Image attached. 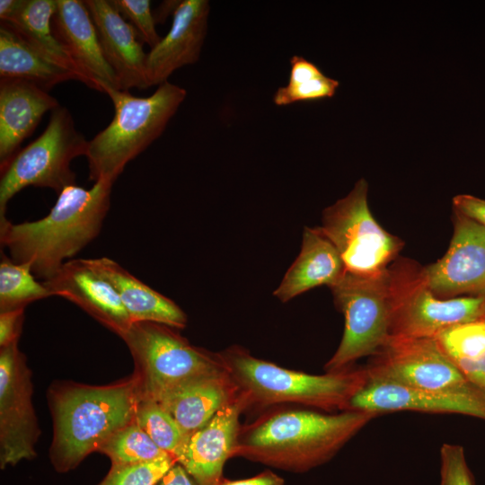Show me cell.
<instances>
[{
    "label": "cell",
    "instance_id": "ffe728a7",
    "mask_svg": "<svg viewBox=\"0 0 485 485\" xmlns=\"http://www.w3.org/2000/svg\"><path fill=\"white\" fill-rule=\"evenodd\" d=\"M58 106L55 97L32 83L0 80V168L21 149L43 115Z\"/></svg>",
    "mask_w": 485,
    "mask_h": 485
},
{
    "label": "cell",
    "instance_id": "8d00e7d4",
    "mask_svg": "<svg viewBox=\"0 0 485 485\" xmlns=\"http://www.w3.org/2000/svg\"><path fill=\"white\" fill-rule=\"evenodd\" d=\"M284 479L269 470L247 479H222L217 485H284Z\"/></svg>",
    "mask_w": 485,
    "mask_h": 485
},
{
    "label": "cell",
    "instance_id": "d6986e66",
    "mask_svg": "<svg viewBox=\"0 0 485 485\" xmlns=\"http://www.w3.org/2000/svg\"><path fill=\"white\" fill-rule=\"evenodd\" d=\"M93 22L103 55L114 71L120 90L148 88L143 42L111 0L84 1Z\"/></svg>",
    "mask_w": 485,
    "mask_h": 485
},
{
    "label": "cell",
    "instance_id": "5bb4252c",
    "mask_svg": "<svg viewBox=\"0 0 485 485\" xmlns=\"http://www.w3.org/2000/svg\"><path fill=\"white\" fill-rule=\"evenodd\" d=\"M349 410L376 416L405 410L462 414L485 420V391L473 384L455 391H426L367 379L351 400Z\"/></svg>",
    "mask_w": 485,
    "mask_h": 485
},
{
    "label": "cell",
    "instance_id": "ac0fdd59",
    "mask_svg": "<svg viewBox=\"0 0 485 485\" xmlns=\"http://www.w3.org/2000/svg\"><path fill=\"white\" fill-rule=\"evenodd\" d=\"M208 14L207 0L180 2L168 33L147 53L149 87L167 82L175 70L198 60L207 35Z\"/></svg>",
    "mask_w": 485,
    "mask_h": 485
},
{
    "label": "cell",
    "instance_id": "2e32d148",
    "mask_svg": "<svg viewBox=\"0 0 485 485\" xmlns=\"http://www.w3.org/2000/svg\"><path fill=\"white\" fill-rule=\"evenodd\" d=\"M42 282L52 296L72 302L119 337L133 323L114 287L88 259L67 260Z\"/></svg>",
    "mask_w": 485,
    "mask_h": 485
},
{
    "label": "cell",
    "instance_id": "d6a6232c",
    "mask_svg": "<svg viewBox=\"0 0 485 485\" xmlns=\"http://www.w3.org/2000/svg\"><path fill=\"white\" fill-rule=\"evenodd\" d=\"M439 485H475L462 445L447 443L442 445Z\"/></svg>",
    "mask_w": 485,
    "mask_h": 485
},
{
    "label": "cell",
    "instance_id": "83f0119b",
    "mask_svg": "<svg viewBox=\"0 0 485 485\" xmlns=\"http://www.w3.org/2000/svg\"><path fill=\"white\" fill-rule=\"evenodd\" d=\"M97 452L108 456L111 464L138 463L172 456L151 439L136 419L112 434Z\"/></svg>",
    "mask_w": 485,
    "mask_h": 485
},
{
    "label": "cell",
    "instance_id": "f546056e",
    "mask_svg": "<svg viewBox=\"0 0 485 485\" xmlns=\"http://www.w3.org/2000/svg\"><path fill=\"white\" fill-rule=\"evenodd\" d=\"M177 463L172 456L156 461L111 464L110 471L97 485H157Z\"/></svg>",
    "mask_w": 485,
    "mask_h": 485
},
{
    "label": "cell",
    "instance_id": "9a60e30c",
    "mask_svg": "<svg viewBox=\"0 0 485 485\" xmlns=\"http://www.w3.org/2000/svg\"><path fill=\"white\" fill-rule=\"evenodd\" d=\"M51 28L75 66L82 83L103 93L108 88L120 90L118 78L103 55L84 1L57 0Z\"/></svg>",
    "mask_w": 485,
    "mask_h": 485
},
{
    "label": "cell",
    "instance_id": "7402d4cb",
    "mask_svg": "<svg viewBox=\"0 0 485 485\" xmlns=\"http://www.w3.org/2000/svg\"><path fill=\"white\" fill-rule=\"evenodd\" d=\"M92 268L116 290L132 322H153L178 330L187 325V315L172 299L151 288L108 257L88 259Z\"/></svg>",
    "mask_w": 485,
    "mask_h": 485
},
{
    "label": "cell",
    "instance_id": "f35d334b",
    "mask_svg": "<svg viewBox=\"0 0 485 485\" xmlns=\"http://www.w3.org/2000/svg\"><path fill=\"white\" fill-rule=\"evenodd\" d=\"M22 0H1L0 1V20L6 22L20 7Z\"/></svg>",
    "mask_w": 485,
    "mask_h": 485
},
{
    "label": "cell",
    "instance_id": "4fadbf2b",
    "mask_svg": "<svg viewBox=\"0 0 485 485\" xmlns=\"http://www.w3.org/2000/svg\"><path fill=\"white\" fill-rule=\"evenodd\" d=\"M422 271L428 287L440 299L485 297V227L454 211L447 251Z\"/></svg>",
    "mask_w": 485,
    "mask_h": 485
},
{
    "label": "cell",
    "instance_id": "44dd1931",
    "mask_svg": "<svg viewBox=\"0 0 485 485\" xmlns=\"http://www.w3.org/2000/svg\"><path fill=\"white\" fill-rule=\"evenodd\" d=\"M346 272L339 251L320 226L304 227L300 252L273 295L287 303L312 288L332 287Z\"/></svg>",
    "mask_w": 485,
    "mask_h": 485
},
{
    "label": "cell",
    "instance_id": "277c9868",
    "mask_svg": "<svg viewBox=\"0 0 485 485\" xmlns=\"http://www.w3.org/2000/svg\"><path fill=\"white\" fill-rule=\"evenodd\" d=\"M248 408L291 403L327 412L349 410L351 400L367 382L365 367L311 375L252 356L239 345L219 351Z\"/></svg>",
    "mask_w": 485,
    "mask_h": 485
},
{
    "label": "cell",
    "instance_id": "8fae6325",
    "mask_svg": "<svg viewBox=\"0 0 485 485\" xmlns=\"http://www.w3.org/2000/svg\"><path fill=\"white\" fill-rule=\"evenodd\" d=\"M369 380L426 391H455L472 384L435 338H393L364 366Z\"/></svg>",
    "mask_w": 485,
    "mask_h": 485
},
{
    "label": "cell",
    "instance_id": "5b68a950",
    "mask_svg": "<svg viewBox=\"0 0 485 485\" xmlns=\"http://www.w3.org/2000/svg\"><path fill=\"white\" fill-rule=\"evenodd\" d=\"M114 117L87 144L89 180L115 181L126 165L145 151L164 131L186 98V90L165 82L147 97L126 90L108 88Z\"/></svg>",
    "mask_w": 485,
    "mask_h": 485
},
{
    "label": "cell",
    "instance_id": "484cf974",
    "mask_svg": "<svg viewBox=\"0 0 485 485\" xmlns=\"http://www.w3.org/2000/svg\"><path fill=\"white\" fill-rule=\"evenodd\" d=\"M435 339L466 379L485 391V316L448 328Z\"/></svg>",
    "mask_w": 485,
    "mask_h": 485
},
{
    "label": "cell",
    "instance_id": "f1b7e54d",
    "mask_svg": "<svg viewBox=\"0 0 485 485\" xmlns=\"http://www.w3.org/2000/svg\"><path fill=\"white\" fill-rule=\"evenodd\" d=\"M136 421L151 439L176 461L189 436L162 405L147 398H140Z\"/></svg>",
    "mask_w": 485,
    "mask_h": 485
},
{
    "label": "cell",
    "instance_id": "8992f818",
    "mask_svg": "<svg viewBox=\"0 0 485 485\" xmlns=\"http://www.w3.org/2000/svg\"><path fill=\"white\" fill-rule=\"evenodd\" d=\"M120 338L132 356L141 398L158 401L188 382L227 371L219 352L192 345L163 323L133 322Z\"/></svg>",
    "mask_w": 485,
    "mask_h": 485
},
{
    "label": "cell",
    "instance_id": "e575fe53",
    "mask_svg": "<svg viewBox=\"0 0 485 485\" xmlns=\"http://www.w3.org/2000/svg\"><path fill=\"white\" fill-rule=\"evenodd\" d=\"M454 211L477 222L485 227V200L463 194L453 198Z\"/></svg>",
    "mask_w": 485,
    "mask_h": 485
},
{
    "label": "cell",
    "instance_id": "7c38bea8",
    "mask_svg": "<svg viewBox=\"0 0 485 485\" xmlns=\"http://www.w3.org/2000/svg\"><path fill=\"white\" fill-rule=\"evenodd\" d=\"M19 340L0 348V467L36 457L40 428L32 403V373Z\"/></svg>",
    "mask_w": 485,
    "mask_h": 485
},
{
    "label": "cell",
    "instance_id": "836d02e7",
    "mask_svg": "<svg viewBox=\"0 0 485 485\" xmlns=\"http://www.w3.org/2000/svg\"><path fill=\"white\" fill-rule=\"evenodd\" d=\"M25 309L0 312V348L18 341Z\"/></svg>",
    "mask_w": 485,
    "mask_h": 485
},
{
    "label": "cell",
    "instance_id": "52a82bcc",
    "mask_svg": "<svg viewBox=\"0 0 485 485\" xmlns=\"http://www.w3.org/2000/svg\"><path fill=\"white\" fill-rule=\"evenodd\" d=\"M87 144L69 110L60 105L53 110L42 134L0 168V219L6 217L8 202L26 187L48 188L58 195L75 185L71 162L85 155Z\"/></svg>",
    "mask_w": 485,
    "mask_h": 485
},
{
    "label": "cell",
    "instance_id": "3957f363",
    "mask_svg": "<svg viewBox=\"0 0 485 485\" xmlns=\"http://www.w3.org/2000/svg\"><path fill=\"white\" fill-rule=\"evenodd\" d=\"M141 396L137 375L105 385L55 381L47 391L53 425L49 459L60 473L75 469L132 422Z\"/></svg>",
    "mask_w": 485,
    "mask_h": 485
},
{
    "label": "cell",
    "instance_id": "6da1fadb",
    "mask_svg": "<svg viewBox=\"0 0 485 485\" xmlns=\"http://www.w3.org/2000/svg\"><path fill=\"white\" fill-rule=\"evenodd\" d=\"M376 415L278 408L241 425L233 457L302 473L330 461Z\"/></svg>",
    "mask_w": 485,
    "mask_h": 485
},
{
    "label": "cell",
    "instance_id": "ba28073f",
    "mask_svg": "<svg viewBox=\"0 0 485 485\" xmlns=\"http://www.w3.org/2000/svg\"><path fill=\"white\" fill-rule=\"evenodd\" d=\"M390 337L435 338L455 325L482 317L485 297H436L428 287L422 267L408 259L388 268Z\"/></svg>",
    "mask_w": 485,
    "mask_h": 485
},
{
    "label": "cell",
    "instance_id": "4dcf8cb0",
    "mask_svg": "<svg viewBox=\"0 0 485 485\" xmlns=\"http://www.w3.org/2000/svg\"><path fill=\"white\" fill-rule=\"evenodd\" d=\"M120 15L132 25L139 40L151 48H154L162 38L155 30V19L151 10L149 0H111Z\"/></svg>",
    "mask_w": 485,
    "mask_h": 485
},
{
    "label": "cell",
    "instance_id": "7a4b0ae2",
    "mask_svg": "<svg viewBox=\"0 0 485 485\" xmlns=\"http://www.w3.org/2000/svg\"><path fill=\"white\" fill-rule=\"evenodd\" d=\"M114 182L100 180L88 190L68 186L48 215L35 221L14 224L1 218V247L8 249L13 261L29 263L37 278H49L98 236Z\"/></svg>",
    "mask_w": 485,
    "mask_h": 485
},
{
    "label": "cell",
    "instance_id": "4316f807",
    "mask_svg": "<svg viewBox=\"0 0 485 485\" xmlns=\"http://www.w3.org/2000/svg\"><path fill=\"white\" fill-rule=\"evenodd\" d=\"M36 278L29 263L15 262L1 251L0 312L25 309L35 301L52 296Z\"/></svg>",
    "mask_w": 485,
    "mask_h": 485
},
{
    "label": "cell",
    "instance_id": "1f68e13d",
    "mask_svg": "<svg viewBox=\"0 0 485 485\" xmlns=\"http://www.w3.org/2000/svg\"><path fill=\"white\" fill-rule=\"evenodd\" d=\"M338 86L337 80L323 75L310 81L278 87L273 95V102L277 106H287L298 101L331 98Z\"/></svg>",
    "mask_w": 485,
    "mask_h": 485
},
{
    "label": "cell",
    "instance_id": "d590c367",
    "mask_svg": "<svg viewBox=\"0 0 485 485\" xmlns=\"http://www.w3.org/2000/svg\"><path fill=\"white\" fill-rule=\"evenodd\" d=\"M322 75L323 74L318 66L303 57L295 55L290 58V73L287 84H299Z\"/></svg>",
    "mask_w": 485,
    "mask_h": 485
},
{
    "label": "cell",
    "instance_id": "ab89813d",
    "mask_svg": "<svg viewBox=\"0 0 485 485\" xmlns=\"http://www.w3.org/2000/svg\"><path fill=\"white\" fill-rule=\"evenodd\" d=\"M181 1H164L156 9L154 13L155 22H162L170 14L171 11L174 13Z\"/></svg>",
    "mask_w": 485,
    "mask_h": 485
},
{
    "label": "cell",
    "instance_id": "603a6c76",
    "mask_svg": "<svg viewBox=\"0 0 485 485\" xmlns=\"http://www.w3.org/2000/svg\"><path fill=\"white\" fill-rule=\"evenodd\" d=\"M237 394L236 384L228 371H225L188 382L157 402L190 436L234 400Z\"/></svg>",
    "mask_w": 485,
    "mask_h": 485
},
{
    "label": "cell",
    "instance_id": "cb8c5ba5",
    "mask_svg": "<svg viewBox=\"0 0 485 485\" xmlns=\"http://www.w3.org/2000/svg\"><path fill=\"white\" fill-rule=\"evenodd\" d=\"M3 79L28 81L45 91L66 81H80L76 73L48 58L5 23L0 25V80Z\"/></svg>",
    "mask_w": 485,
    "mask_h": 485
},
{
    "label": "cell",
    "instance_id": "9c48e42d",
    "mask_svg": "<svg viewBox=\"0 0 485 485\" xmlns=\"http://www.w3.org/2000/svg\"><path fill=\"white\" fill-rule=\"evenodd\" d=\"M330 289L345 325L338 348L324 366L328 373L344 370L361 357L374 356L389 340L388 269L377 275L346 272Z\"/></svg>",
    "mask_w": 485,
    "mask_h": 485
},
{
    "label": "cell",
    "instance_id": "60d3db41",
    "mask_svg": "<svg viewBox=\"0 0 485 485\" xmlns=\"http://www.w3.org/2000/svg\"><path fill=\"white\" fill-rule=\"evenodd\" d=\"M482 316H485V302H484V304H483Z\"/></svg>",
    "mask_w": 485,
    "mask_h": 485
},
{
    "label": "cell",
    "instance_id": "30bf717a",
    "mask_svg": "<svg viewBox=\"0 0 485 485\" xmlns=\"http://www.w3.org/2000/svg\"><path fill=\"white\" fill-rule=\"evenodd\" d=\"M368 184L360 179L352 190L322 212L320 228L339 251L346 271L377 275L387 270L403 242L385 231L367 202Z\"/></svg>",
    "mask_w": 485,
    "mask_h": 485
},
{
    "label": "cell",
    "instance_id": "e0dca14e",
    "mask_svg": "<svg viewBox=\"0 0 485 485\" xmlns=\"http://www.w3.org/2000/svg\"><path fill=\"white\" fill-rule=\"evenodd\" d=\"M248 405L239 393L204 427L191 434L177 463L199 485H217L225 462L233 457L241 428L240 415Z\"/></svg>",
    "mask_w": 485,
    "mask_h": 485
},
{
    "label": "cell",
    "instance_id": "74e56055",
    "mask_svg": "<svg viewBox=\"0 0 485 485\" xmlns=\"http://www.w3.org/2000/svg\"><path fill=\"white\" fill-rule=\"evenodd\" d=\"M157 485H199L185 471V469L176 463L162 478Z\"/></svg>",
    "mask_w": 485,
    "mask_h": 485
},
{
    "label": "cell",
    "instance_id": "d4e9b609",
    "mask_svg": "<svg viewBox=\"0 0 485 485\" xmlns=\"http://www.w3.org/2000/svg\"><path fill=\"white\" fill-rule=\"evenodd\" d=\"M57 0H22L17 11L4 22L30 45L55 63L68 68L80 77L72 60L55 38L51 20Z\"/></svg>",
    "mask_w": 485,
    "mask_h": 485
}]
</instances>
